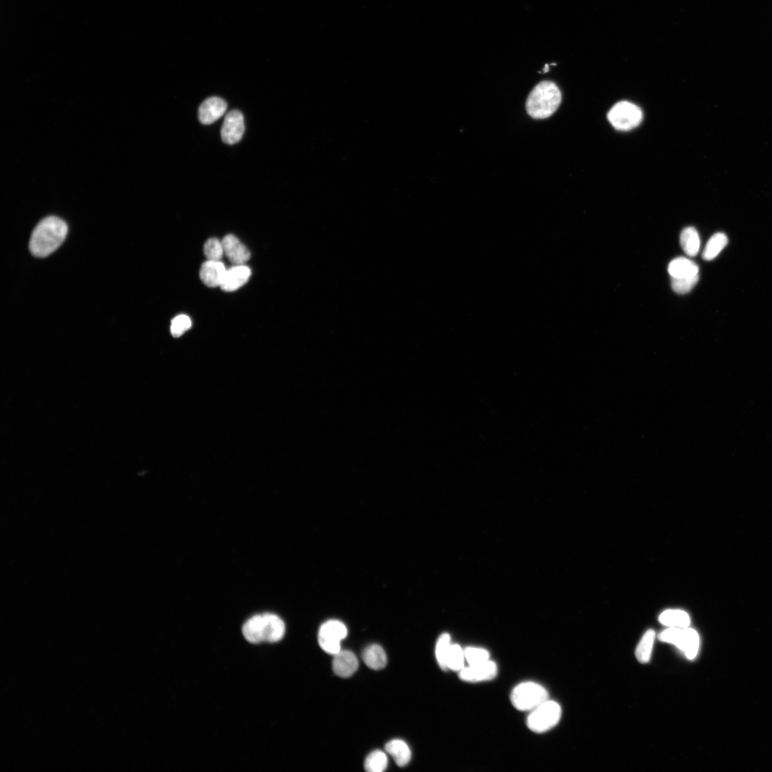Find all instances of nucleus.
<instances>
[{"mask_svg":"<svg viewBox=\"0 0 772 772\" xmlns=\"http://www.w3.org/2000/svg\"><path fill=\"white\" fill-rule=\"evenodd\" d=\"M244 132L243 114L239 110L227 113L221 128L222 140L227 145H235L241 140Z\"/></svg>","mask_w":772,"mask_h":772,"instance_id":"1a4fd4ad","label":"nucleus"},{"mask_svg":"<svg viewBox=\"0 0 772 772\" xmlns=\"http://www.w3.org/2000/svg\"><path fill=\"white\" fill-rule=\"evenodd\" d=\"M498 674V667L495 663L489 660L487 662L476 665H469L460 672V677L462 681L476 683L489 681L494 679Z\"/></svg>","mask_w":772,"mask_h":772,"instance_id":"9d476101","label":"nucleus"},{"mask_svg":"<svg viewBox=\"0 0 772 772\" xmlns=\"http://www.w3.org/2000/svg\"><path fill=\"white\" fill-rule=\"evenodd\" d=\"M227 108V105L224 100L218 97L210 98L199 107V121L204 125H211L223 116Z\"/></svg>","mask_w":772,"mask_h":772,"instance_id":"9b49d317","label":"nucleus"},{"mask_svg":"<svg viewBox=\"0 0 772 772\" xmlns=\"http://www.w3.org/2000/svg\"><path fill=\"white\" fill-rule=\"evenodd\" d=\"M388 765L386 754L381 750H376L367 757L364 766L368 772H382L386 769Z\"/></svg>","mask_w":772,"mask_h":772,"instance_id":"b1692460","label":"nucleus"},{"mask_svg":"<svg viewBox=\"0 0 772 772\" xmlns=\"http://www.w3.org/2000/svg\"><path fill=\"white\" fill-rule=\"evenodd\" d=\"M364 663L371 669H383L387 665V656L384 649L378 644L367 646L363 651Z\"/></svg>","mask_w":772,"mask_h":772,"instance_id":"f3484780","label":"nucleus"},{"mask_svg":"<svg viewBox=\"0 0 772 772\" xmlns=\"http://www.w3.org/2000/svg\"><path fill=\"white\" fill-rule=\"evenodd\" d=\"M204 253L208 260L221 261L225 255L222 241L217 239H209L204 245Z\"/></svg>","mask_w":772,"mask_h":772,"instance_id":"cd10ccee","label":"nucleus"},{"mask_svg":"<svg viewBox=\"0 0 772 772\" xmlns=\"http://www.w3.org/2000/svg\"><path fill=\"white\" fill-rule=\"evenodd\" d=\"M451 637L448 634H443L439 638L436 645V657L439 667L447 670L446 660L449 650L451 646Z\"/></svg>","mask_w":772,"mask_h":772,"instance_id":"393cba45","label":"nucleus"},{"mask_svg":"<svg viewBox=\"0 0 772 772\" xmlns=\"http://www.w3.org/2000/svg\"><path fill=\"white\" fill-rule=\"evenodd\" d=\"M561 99V91L554 82L543 81L536 86L528 98L527 112L534 119H547L558 109Z\"/></svg>","mask_w":772,"mask_h":772,"instance_id":"7ed1b4c3","label":"nucleus"},{"mask_svg":"<svg viewBox=\"0 0 772 772\" xmlns=\"http://www.w3.org/2000/svg\"><path fill=\"white\" fill-rule=\"evenodd\" d=\"M192 326L190 319L186 315H180L172 321L170 326L171 334L175 338L181 336Z\"/></svg>","mask_w":772,"mask_h":772,"instance_id":"c85d7f7f","label":"nucleus"},{"mask_svg":"<svg viewBox=\"0 0 772 772\" xmlns=\"http://www.w3.org/2000/svg\"><path fill=\"white\" fill-rule=\"evenodd\" d=\"M660 639L679 648L689 660L695 659L697 655L699 637L693 628H669L660 634Z\"/></svg>","mask_w":772,"mask_h":772,"instance_id":"423d86ee","label":"nucleus"},{"mask_svg":"<svg viewBox=\"0 0 772 772\" xmlns=\"http://www.w3.org/2000/svg\"><path fill=\"white\" fill-rule=\"evenodd\" d=\"M68 232L66 222L59 218L43 219L32 234L30 249L37 257H47L64 242Z\"/></svg>","mask_w":772,"mask_h":772,"instance_id":"f257e3e1","label":"nucleus"},{"mask_svg":"<svg viewBox=\"0 0 772 772\" xmlns=\"http://www.w3.org/2000/svg\"><path fill=\"white\" fill-rule=\"evenodd\" d=\"M698 266L686 257H679L673 260L669 266L668 271L672 278H684L699 276Z\"/></svg>","mask_w":772,"mask_h":772,"instance_id":"dca6fc26","label":"nucleus"},{"mask_svg":"<svg viewBox=\"0 0 772 772\" xmlns=\"http://www.w3.org/2000/svg\"><path fill=\"white\" fill-rule=\"evenodd\" d=\"M660 621L669 628H688L691 620L689 614L679 610H669L660 616Z\"/></svg>","mask_w":772,"mask_h":772,"instance_id":"aec40b11","label":"nucleus"},{"mask_svg":"<svg viewBox=\"0 0 772 772\" xmlns=\"http://www.w3.org/2000/svg\"><path fill=\"white\" fill-rule=\"evenodd\" d=\"M348 635V629L345 623L338 620H329L320 628L319 643L326 653L335 655L340 650V642Z\"/></svg>","mask_w":772,"mask_h":772,"instance_id":"6e6552de","label":"nucleus"},{"mask_svg":"<svg viewBox=\"0 0 772 772\" xmlns=\"http://www.w3.org/2000/svg\"><path fill=\"white\" fill-rule=\"evenodd\" d=\"M358 668L356 656L348 650H340L334 655L333 669L335 675L342 678L352 676Z\"/></svg>","mask_w":772,"mask_h":772,"instance_id":"4468645a","label":"nucleus"},{"mask_svg":"<svg viewBox=\"0 0 772 772\" xmlns=\"http://www.w3.org/2000/svg\"><path fill=\"white\" fill-rule=\"evenodd\" d=\"M549 699V693L545 688L533 681L520 683L510 695L512 704L522 711L530 712Z\"/></svg>","mask_w":772,"mask_h":772,"instance_id":"20e7f679","label":"nucleus"},{"mask_svg":"<svg viewBox=\"0 0 772 772\" xmlns=\"http://www.w3.org/2000/svg\"><path fill=\"white\" fill-rule=\"evenodd\" d=\"M227 269L220 261L206 262L200 268L199 278L209 287H220Z\"/></svg>","mask_w":772,"mask_h":772,"instance_id":"2eb2a0df","label":"nucleus"},{"mask_svg":"<svg viewBox=\"0 0 772 772\" xmlns=\"http://www.w3.org/2000/svg\"><path fill=\"white\" fill-rule=\"evenodd\" d=\"M386 751L399 766L407 765L411 759V751L407 743L400 739H393L387 743Z\"/></svg>","mask_w":772,"mask_h":772,"instance_id":"a211bd4d","label":"nucleus"},{"mask_svg":"<svg viewBox=\"0 0 772 772\" xmlns=\"http://www.w3.org/2000/svg\"><path fill=\"white\" fill-rule=\"evenodd\" d=\"M251 275L250 269L245 265H235L227 269L223 282L220 286L222 291L232 292L242 287Z\"/></svg>","mask_w":772,"mask_h":772,"instance_id":"ddd939ff","label":"nucleus"},{"mask_svg":"<svg viewBox=\"0 0 772 772\" xmlns=\"http://www.w3.org/2000/svg\"><path fill=\"white\" fill-rule=\"evenodd\" d=\"M222 243L225 256L234 265H245L250 259V251L236 236L227 235Z\"/></svg>","mask_w":772,"mask_h":772,"instance_id":"f8f14e48","label":"nucleus"},{"mask_svg":"<svg viewBox=\"0 0 772 772\" xmlns=\"http://www.w3.org/2000/svg\"><path fill=\"white\" fill-rule=\"evenodd\" d=\"M285 633L284 621L273 614L252 616L243 627L244 637L252 644L277 642L283 638Z\"/></svg>","mask_w":772,"mask_h":772,"instance_id":"f03ea898","label":"nucleus"},{"mask_svg":"<svg viewBox=\"0 0 772 772\" xmlns=\"http://www.w3.org/2000/svg\"><path fill=\"white\" fill-rule=\"evenodd\" d=\"M608 119L618 130H631L640 125L643 119L642 109L636 105L622 101L616 103L608 113Z\"/></svg>","mask_w":772,"mask_h":772,"instance_id":"0eeeda50","label":"nucleus"},{"mask_svg":"<svg viewBox=\"0 0 772 772\" xmlns=\"http://www.w3.org/2000/svg\"><path fill=\"white\" fill-rule=\"evenodd\" d=\"M680 243L686 255L695 257L700 249V239L696 229L693 227L683 229L680 236Z\"/></svg>","mask_w":772,"mask_h":772,"instance_id":"6ab92c4d","label":"nucleus"},{"mask_svg":"<svg viewBox=\"0 0 772 772\" xmlns=\"http://www.w3.org/2000/svg\"><path fill=\"white\" fill-rule=\"evenodd\" d=\"M464 652L466 660L469 665H476L490 660V652L483 648L467 647Z\"/></svg>","mask_w":772,"mask_h":772,"instance_id":"a878e982","label":"nucleus"},{"mask_svg":"<svg viewBox=\"0 0 772 772\" xmlns=\"http://www.w3.org/2000/svg\"><path fill=\"white\" fill-rule=\"evenodd\" d=\"M698 281L699 276L684 278H672V287L674 292L683 295L690 292Z\"/></svg>","mask_w":772,"mask_h":772,"instance_id":"bb28decb","label":"nucleus"},{"mask_svg":"<svg viewBox=\"0 0 772 772\" xmlns=\"http://www.w3.org/2000/svg\"><path fill=\"white\" fill-rule=\"evenodd\" d=\"M728 243L727 236L722 233L714 234L708 241L702 254L703 259L710 262L716 259Z\"/></svg>","mask_w":772,"mask_h":772,"instance_id":"412c9836","label":"nucleus"},{"mask_svg":"<svg viewBox=\"0 0 772 772\" xmlns=\"http://www.w3.org/2000/svg\"><path fill=\"white\" fill-rule=\"evenodd\" d=\"M656 634L652 629L647 631L642 638L636 649L637 659L640 663L646 664L651 659Z\"/></svg>","mask_w":772,"mask_h":772,"instance_id":"4be33fe9","label":"nucleus"},{"mask_svg":"<svg viewBox=\"0 0 772 772\" xmlns=\"http://www.w3.org/2000/svg\"><path fill=\"white\" fill-rule=\"evenodd\" d=\"M561 713V706L549 699L530 711L527 726L533 732L545 733L558 725Z\"/></svg>","mask_w":772,"mask_h":772,"instance_id":"39448f33","label":"nucleus"},{"mask_svg":"<svg viewBox=\"0 0 772 772\" xmlns=\"http://www.w3.org/2000/svg\"><path fill=\"white\" fill-rule=\"evenodd\" d=\"M465 660L464 650L460 645L452 644L447 656V669L460 672L464 668Z\"/></svg>","mask_w":772,"mask_h":772,"instance_id":"5701e85b","label":"nucleus"}]
</instances>
